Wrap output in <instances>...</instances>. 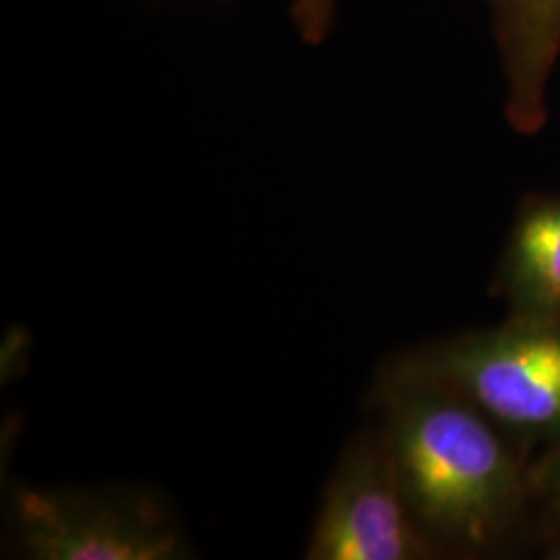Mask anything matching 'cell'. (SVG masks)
<instances>
[{
	"mask_svg": "<svg viewBox=\"0 0 560 560\" xmlns=\"http://www.w3.org/2000/svg\"><path fill=\"white\" fill-rule=\"evenodd\" d=\"M374 402L400 492L442 552L492 550L520 515L525 481L506 434L432 382L378 376Z\"/></svg>",
	"mask_w": 560,
	"mask_h": 560,
	"instance_id": "cell-1",
	"label": "cell"
},
{
	"mask_svg": "<svg viewBox=\"0 0 560 560\" xmlns=\"http://www.w3.org/2000/svg\"><path fill=\"white\" fill-rule=\"evenodd\" d=\"M378 376L439 384L504 434L560 442V318L511 316L497 328L421 345Z\"/></svg>",
	"mask_w": 560,
	"mask_h": 560,
	"instance_id": "cell-2",
	"label": "cell"
},
{
	"mask_svg": "<svg viewBox=\"0 0 560 560\" xmlns=\"http://www.w3.org/2000/svg\"><path fill=\"white\" fill-rule=\"evenodd\" d=\"M9 527L30 560H179L191 548L168 502L138 486H15Z\"/></svg>",
	"mask_w": 560,
	"mask_h": 560,
	"instance_id": "cell-3",
	"label": "cell"
},
{
	"mask_svg": "<svg viewBox=\"0 0 560 560\" xmlns=\"http://www.w3.org/2000/svg\"><path fill=\"white\" fill-rule=\"evenodd\" d=\"M439 557L400 492L378 430L345 446L305 550L310 560H416Z\"/></svg>",
	"mask_w": 560,
	"mask_h": 560,
	"instance_id": "cell-4",
	"label": "cell"
},
{
	"mask_svg": "<svg viewBox=\"0 0 560 560\" xmlns=\"http://www.w3.org/2000/svg\"><path fill=\"white\" fill-rule=\"evenodd\" d=\"M501 287L511 316L560 318V200L521 212L502 258Z\"/></svg>",
	"mask_w": 560,
	"mask_h": 560,
	"instance_id": "cell-5",
	"label": "cell"
},
{
	"mask_svg": "<svg viewBox=\"0 0 560 560\" xmlns=\"http://www.w3.org/2000/svg\"><path fill=\"white\" fill-rule=\"evenodd\" d=\"M337 0H293L291 18L305 44H322L335 18Z\"/></svg>",
	"mask_w": 560,
	"mask_h": 560,
	"instance_id": "cell-6",
	"label": "cell"
},
{
	"mask_svg": "<svg viewBox=\"0 0 560 560\" xmlns=\"http://www.w3.org/2000/svg\"><path fill=\"white\" fill-rule=\"evenodd\" d=\"M527 23L534 27L532 34L544 40L552 27L560 23V0H520Z\"/></svg>",
	"mask_w": 560,
	"mask_h": 560,
	"instance_id": "cell-7",
	"label": "cell"
},
{
	"mask_svg": "<svg viewBox=\"0 0 560 560\" xmlns=\"http://www.w3.org/2000/svg\"><path fill=\"white\" fill-rule=\"evenodd\" d=\"M538 486H540L544 499L548 502L550 513L555 515V520L560 525V442L557 444L555 453L544 463Z\"/></svg>",
	"mask_w": 560,
	"mask_h": 560,
	"instance_id": "cell-8",
	"label": "cell"
}]
</instances>
